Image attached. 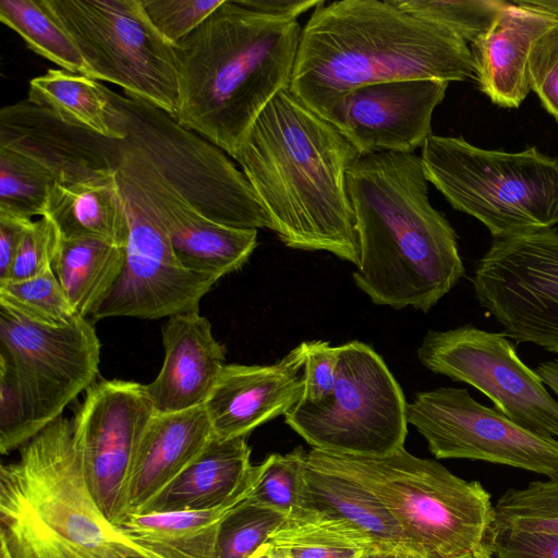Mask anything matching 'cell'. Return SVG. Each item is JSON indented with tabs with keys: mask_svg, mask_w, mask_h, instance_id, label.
Listing matches in <instances>:
<instances>
[{
	"mask_svg": "<svg viewBox=\"0 0 558 558\" xmlns=\"http://www.w3.org/2000/svg\"><path fill=\"white\" fill-rule=\"evenodd\" d=\"M154 413L145 385L101 379L85 391L72 420L86 482L113 524L123 518L132 460Z\"/></svg>",
	"mask_w": 558,
	"mask_h": 558,
	"instance_id": "2e32d148",
	"label": "cell"
},
{
	"mask_svg": "<svg viewBox=\"0 0 558 558\" xmlns=\"http://www.w3.org/2000/svg\"><path fill=\"white\" fill-rule=\"evenodd\" d=\"M274 558H289L283 551L275 549Z\"/></svg>",
	"mask_w": 558,
	"mask_h": 558,
	"instance_id": "f907efd6",
	"label": "cell"
},
{
	"mask_svg": "<svg viewBox=\"0 0 558 558\" xmlns=\"http://www.w3.org/2000/svg\"><path fill=\"white\" fill-rule=\"evenodd\" d=\"M27 99L54 112L65 123L121 141L125 116L97 80L65 70L49 69L29 82Z\"/></svg>",
	"mask_w": 558,
	"mask_h": 558,
	"instance_id": "83f0119b",
	"label": "cell"
},
{
	"mask_svg": "<svg viewBox=\"0 0 558 558\" xmlns=\"http://www.w3.org/2000/svg\"><path fill=\"white\" fill-rule=\"evenodd\" d=\"M360 157L289 88L268 102L232 156L284 245L329 252L355 266L359 242L347 173Z\"/></svg>",
	"mask_w": 558,
	"mask_h": 558,
	"instance_id": "6da1fadb",
	"label": "cell"
},
{
	"mask_svg": "<svg viewBox=\"0 0 558 558\" xmlns=\"http://www.w3.org/2000/svg\"><path fill=\"white\" fill-rule=\"evenodd\" d=\"M239 2L263 14L296 20L302 13L319 5L323 0H239Z\"/></svg>",
	"mask_w": 558,
	"mask_h": 558,
	"instance_id": "f6af8a7d",
	"label": "cell"
},
{
	"mask_svg": "<svg viewBox=\"0 0 558 558\" xmlns=\"http://www.w3.org/2000/svg\"><path fill=\"white\" fill-rule=\"evenodd\" d=\"M268 542L289 558H363L383 548L356 525L304 507L291 512Z\"/></svg>",
	"mask_w": 558,
	"mask_h": 558,
	"instance_id": "f546056e",
	"label": "cell"
},
{
	"mask_svg": "<svg viewBox=\"0 0 558 558\" xmlns=\"http://www.w3.org/2000/svg\"><path fill=\"white\" fill-rule=\"evenodd\" d=\"M363 558H421V557L416 554H413V553L407 551V550L378 548V549H375V550L366 554Z\"/></svg>",
	"mask_w": 558,
	"mask_h": 558,
	"instance_id": "7dc6e473",
	"label": "cell"
},
{
	"mask_svg": "<svg viewBox=\"0 0 558 558\" xmlns=\"http://www.w3.org/2000/svg\"><path fill=\"white\" fill-rule=\"evenodd\" d=\"M61 239H96L120 247L129 242V222L116 172L90 180L54 184L45 215Z\"/></svg>",
	"mask_w": 558,
	"mask_h": 558,
	"instance_id": "4316f807",
	"label": "cell"
},
{
	"mask_svg": "<svg viewBox=\"0 0 558 558\" xmlns=\"http://www.w3.org/2000/svg\"><path fill=\"white\" fill-rule=\"evenodd\" d=\"M287 515L244 499L222 520L216 558H248L280 527Z\"/></svg>",
	"mask_w": 558,
	"mask_h": 558,
	"instance_id": "d590c367",
	"label": "cell"
},
{
	"mask_svg": "<svg viewBox=\"0 0 558 558\" xmlns=\"http://www.w3.org/2000/svg\"><path fill=\"white\" fill-rule=\"evenodd\" d=\"M557 26V17L519 0L508 2L471 43L474 80L494 105L518 108L523 102L531 90L527 63L532 47Z\"/></svg>",
	"mask_w": 558,
	"mask_h": 558,
	"instance_id": "44dd1931",
	"label": "cell"
},
{
	"mask_svg": "<svg viewBox=\"0 0 558 558\" xmlns=\"http://www.w3.org/2000/svg\"><path fill=\"white\" fill-rule=\"evenodd\" d=\"M250 457L246 437H213L204 450L138 514L204 510L227 504L251 478L253 465Z\"/></svg>",
	"mask_w": 558,
	"mask_h": 558,
	"instance_id": "cb8c5ba5",
	"label": "cell"
},
{
	"mask_svg": "<svg viewBox=\"0 0 558 558\" xmlns=\"http://www.w3.org/2000/svg\"><path fill=\"white\" fill-rule=\"evenodd\" d=\"M0 147L35 160L60 185L114 173L121 156L120 141L70 125L28 99L1 109Z\"/></svg>",
	"mask_w": 558,
	"mask_h": 558,
	"instance_id": "ac0fdd59",
	"label": "cell"
},
{
	"mask_svg": "<svg viewBox=\"0 0 558 558\" xmlns=\"http://www.w3.org/2000/svg\"><path fill=\"white\" fill-rule=\"evenodd\" d=\"M77 45L92 77L173 118L180 88L173 45L146 16L141 0H45Z\"/></svg>",
	"mask_w": 558,
	"mask_h": 558,
	"instance_id": "30bf717a",
	"label": "cell"
},
{
	"mask_svg": "<svg viewBox=\"0 0 558 558\" xmlns=\"http://www.w3.org/2000/svg\"><path fill=\"white\" fill-rule=\"evenodd\" d=\"M307 456L367 487L421 558H494L496 511L478 481H465L404 447L380 457L314 448Z\"/></svg>",
	"mask_w": 558,
	"mask_h": 558,
	"instance_id": "8992f818",
	"label": "cell"
},
{
	"mask_svg": "<svg viewBox=\"0 0 558 558\" xmlns=\"http://www.w3.org/2000/svg\"><path fill=\"white\" fill-rule=\"evenodd\" d=\"M214 437L204 407L159 413L149 420L136 447L124 493V514H138Z\"/></svg>",
	"mask_w": 558,
	"mask_h": 558,
	"instance_id": "603a6c76",
	"label": "cell"
},
{
	"mask_svg": "<svg viewBox=\"0 0 558 558\" xmlns=\"http://www.w3.org/2000/svg\"><path fill=\"white\" fill-rule=\"evenodd\" d=\"M275 548L270 542L262 545L255 553L248 558H274Z\"/></svg>",
	"mask_w": 558,
	"mask_h": 558,
	"instance_id": "681fc988",
	"label": "cell"
},
{
	"mask_svg": "<svg viewBox=\"0 0 558 558\" xmlns=\"http://www.w3.org/2000/svg\"><path fill=\"white\" fill-rule=\"evenodd\" d=\"M301 33L296 20L225 0L173 45L177 121L232 157L268 102L290 87Z\"/></svg>",
	"mask_w": 558,
	"mask_h": 558,
	"instance_id": "277c9868",
	"label": "cell"
},
{
	"mask_svg": "<svg viewBox=\"0 0 558 558\" xmlns=\"http://www.w3.org/2000/svg\"><path fill=\"white\" fill-rule=\"evenodd\" d=\"M126 251L96 239H61L52 269L74 312L90 317L118 281Z\"/></svg>",
	"mask_w": 558,
	"mask_h": 558,
	"instance_id": "f1b7e54d",
	"label": "cell"
},
{
	"mask_svg": "<svg viewBox=\"0 0 558 558\" xmlns=\"http://www.w3.org/2000/svg\"><path fill=\"white\" fill-rule=\"evenodd\" d=\"M0 20L39 56L62 70L92 77L74 39L53 16L45 0H1Z\"/></svg>",
	"mask_w": 558,
	"mask_h": 558,
	"instance_id": "4dcf8cb0",
	"label": "cell"
},
{
	"mask_svg": "<svg viewBox=\"0 0 558 558\" xmlns=\"http://www.w3.org/2000/svg\"><path fill=\"white\" fill-rule=\"evenodd\" d=\"M405 413L437 459L478 460L558 478V439L526 430L465 388L416 392Z\"/></svg>",
	"mask_w": 558,
	"mask_h": 558,
	"instance_id": "9a60e30c",
	"label": "cell"
},
{
	"mask_svg": "<svg viewBox=\"0 0 558 558\" xmlns=\"http://www.w3.org/2000/svg\"><path fill=\"white\" fill-rule=\"evenodd\" d=\"M0 468V558H156L104 514L63 415Z\"/></svg>",
	"mask_w": 558,
	"mask_h": 558,
	"instance_id": "5b68a950",
	"label": "cell"
},
{
	"mask_svg": "<svg viewBox=\"0 0 558 558\" xmlns=\"http://www.w3.org/2000/svg\"><path fill=\"white\" fill-rule=\"evenodd\" d=\"M110 96L125 116L126 137L181 203L223 226L271 230L250 182L222 149L150 104L111 89Z\"/></svg>",
	"mask_w": 558,
	"mask_h": 558,
	"instance_id": "ba28073f",
	"label": "cell"
},
{
	"mask_svg": "<svg viewBox=\"0 0 558 558\" xmlns=\"http://www.w3.org/2000/svg\"><path fill=\"white\" fill-rule=\"evenodd\" d=\"M530 88L558 122V26L532 47L527 63Z\"/></svg>",
	"mask_w": 558,
	"mask_h": 558,
	"instance_id": "ab89813d",
	"label": "cell"
},
{
	"mask_svg": "<svg viewBox=\"0 0 558 558\" xmlns=\"http://www.w3.org/2000/svg\"><path fill=\"white\" fill-rule=\"evenodd\" d=\"M38 433L15 384L0 371V452L20 449Z\"/></svg>",
	"mask_w": 558,
	"mask_h": 558,
	"instance_id": "60d3db41",
	"label": "cell"
},
{
	"mask_svg": "<svg viewBox=\"0 0 558 558\" xmlns=\"http://www.w3.org/2000/svg\"><path fill=\"white\" fill-rule=\"evenodd\" d=\"M165 357L145 385L153 408L173 413L202 407L226 365V349L199 311L175 314L161 327Z\"/></svg>",
	"mask_w": 558,
	"mask_h": 558,
	"instance_id": "ffe728a7",
	"label": "cell"
},
{
	"mask_svg": "<svg viewBox=\"0 0 558 558\" xmlns=\"http://www.w3.org/2000/svg\"><path fill=\"white\" fill-rule=\"evenodd\" d=\"M59 242V231L48 217L43 216L33 221L20 244L4 282L29 279L52 268Z\"/></svg>",
	"mask_w": 558,
	"mask_h": 558,
	"instance_id": "f35d334b",
	"label": "cell"
},
{
	"mask_svg": "<svg viewBox=\"0 0 558 558\" xmlns=\"http://www.w3.org/2000/svg\"><path fill=\"white\" fill-rule=\"evenodd\" d=\"M33 220L0 210V283L8 279L20 244Z\"/></svg>",
	"mask_w": 558,
	"mask_h": 558,
	"instance_id": "ee69618b",
	"label": "cell"
},
{
	"mask_svg": "<svg viewBox=\"0 0 558 558\" xmlns=\"http://www.w3.org/2000/svg\"><path fill=\"white\" fill-rule=\"evenodd\" d=\"M421 160L428 183L456 210L481 221L493 239L558 223V156L535 146L486 149L461 136L432 134Z\"/></svg>",
	"mask_w": 558,
	"mask_h": 558,
	"instance_id": "52a82bcc",
	"label": "cell"
},
{
	"mask_svg": "<svg viewBox=\"0 0 558 558\" xmlns=\"http://www.w3.org/2000/svg\"><path fill=\"white\" fill-rule=\"evenodd\" d=\"M347 185L359 242L356 287L376 305L428 312L465 269L456 231L429 202L421 157L361 156Z\"/></svg>",
	"mask_w": 558,
	"mask_h": 558,
	"instance_id": "3957f363",
	"label": "cell"
},
{
	"mask_svg": "<svg viewBox=\"0 0 558 558\" xmlns=\"http://www.w3.org/2000/svg\"><path fill=\"white\" fill-rule=\"evenodd\" d=\"M478 304L515 343L558 353V231L493 239L471 279Z\"/></svg>",
	"mask_w": 558,
	"mask_h": 558,
	"instance_id": "4fadbf2b",
	"label": "cell"
},
{
	"mask_svg": "<svg viewBox=\"0 0 558 558\" xmlns=\"http://www.w3.org/2000/svg\"><path fill=\"white\" fill-rule=\"evenodd\" d=\"M99 361L87 317L46 325L0 305V371L15 384L38 432L97 381Z\"/></svg>",
	"mask_w": 558,
	"mask_h": 558,
	"instance_id": "7c38bea8",
	"label": "cell"
},
{
	"mask_svg": "<svg viewBox=\"0 0 558 558\" xmlns=\"http://www.w3.org/2000/svg\"><path fill=\"white\" fill-rule=\"evenodd\" d=\"M305 342L269 365L226 364L203 404L217 439L247 437L286 415L304 390Z\"/></svg>",
	"mask_w": 558,
	"mask_h": 558,
	"instance_id": "d6986e66",
	"label": "cell"
},
{
	"mask_svg": "<svg viewBox=\"0 0 558 558\" xmlns=\"http://www.w3.org/2000/svg\"><path fill=\"white\" fill-rule=\"evenodd\" d=\"M56 183L53 174L35 160L0 147V210L29 219L43 217Z\"/></svg>",
	"mask_w": 558,
	"mask_h": 558,
	"instance_id": "1f68e13d",
	"label": "cell"
},
{
	"mask_svg": "<svg viewBox=\"0 0 558 558\" xmlns=\"http://www.w3.org/2000/svg\"><path fill=\"white\" fill-rule=\"evenodd\" d=\"M120 150L116 179L130 230L125 263L90 318L159 319L199 311L202 299L216 281L178 262L135 159L121 143Z\"/></svg>",
	"mask_w": 558,
	"mask_h": 558,
	"instance_id": "8fae6325",
	"label": "cell"
},
{
	"mask_svg": "<svg viewBox=\"0 0 558 558\" xmlns=\"http://www.w3.org/2000/svg\"><path fill=\"white\" fill-rule=\"evenodd\" d=\"M417 357L430 372L480 390L517 425L537 435L558 437V400L538 374L521 361L504 332L473 325L429 330Z\"/></svg>",
	"mask_w": 558,
	"mask_h": 558,
	"instance_id": "5bb4252c",
	"label": "cell"
},
{
	"mask_svg": "<svg viewBox=\"0 0 558 558\" xmlns=\"http://www.w3.org/2000/svg\"><path fill=\"white\" fill-rule=\"evenodd\" d=\"M416 78L474 80L468 43L392 0L323 1L302 28L289 89L333 125L352 90Z\"/></svg>",
	"mask_w": 558,
	"mask_h": 558,
	"instance_id": "7a4b0ae2",
	"label": "cell"
},
{
	"mask_svg": "<svg viewBox=\"0 0 558 558\" xmlns=\"http://www.w3.org/2000/svg\"><path fill=\"white\" fill-rule=\"evenodd\" d=\"M449 82L400 80L365 85L344 98L333 124L361 156L414 153L432 135Z\"/></svg>",
	"mask_w": 558,
	"mask_h": 558,
	"instance_id": "e0dca14e",
	"label": "cell"
},
{
	"mask_svg": "<svg viewBox=\"0 0 558 558\" xmlns=\"http://www.w3.org/2000/svg\"><path fill=\"white\" fill-rule=\"evenodd\" d=\"M0 305L46 325L65 324L77 315L52 268L29 279L0 283Z\"/></svg>",
	"mask_w": 558,
	"mask_h": 558,
	"instance_id": "d6a6232c",
	"label": "cell"
},
{
	"mask_svg": "<svg viewBox=\"0 0 558 558\" xmlns=\"http://www.w3.org/2000/svg\"><path fill=\"white\" fill-rule=\"evenodd\" d=\"M338 361L339 347L322 340L305 341L304 390L300 401L318 403L332 393Z\"/></svg>",
	"mask_w": 558,
	"mask_h": 558,
	"instance_id": "b9f144b4",
	"label": "cell"
},
{
	"mask_svg": "<svg viewBox=\"0 0 558 558\" xmlns=\"http://www.w3.org/2000/svg\"><path fill=\"white\" fill-rule=\"evenodd\" d=\"M258 473V465H253L246 486L220 507L129 514L114 525L156 558H216L219 526L226 515L247 498Z\"/></svg>",
	"mask_w": 558,
	"mask_h": 558,
	"instance_id": "d4e9b609",
	"label": "cell"
},
{
	"mask_svg": "<svg viewBox=\"0 0 558 558\" xmlns=\"http://www.w3.org/2000/svg\"><path fill=\"white\" fill-rule=\"evenodd\" d=\"M522 3L547 12L558 19V0H520Z\"/></svg>",
	"mask_w": 558,
	"mask_h": 558,
	"instance_id": "c3c4849f",
	"label": "cell"
},
{
	"mask_svg": "<svg viewBox=\"0 0 558 558\" xmlns=\"http://www.w3.org/2000/svg\"><path fill=\"white\" fill-rule=\"evenodd\" d=\"M494 558H558V533L496 526Z\"/></svg>",
	"mask_w": 558,
	"mask_h": 558,
	"instance_id": "7bdbcfd3",
	"label": "cell"
},
{
	"mask_svg": "<svg viewBox=\"0 0 558 558\" xmlns=\"http://www.w3.org/2000/svg\"><path fill=\"white\" fill-rule=\"evenodd\" d=\"M305 450L274 453L258 464L259 473L247 500L289 515L302 505L304 490Z\"/></svg>",
	"mask_w": 558,
	"mask_h": 558,
	"instance_id": "e575fe53",
	"label": "cell"
},
{
	"mask_svg": "<svg viewBox=\"0 0 558 558\" xmlns=\"http://www.w3.org/2000/svg\"><path fill=\"white\" fill-rule=\"evenodd\" d=\"M400 9L444 26L466 43H473L508 3L502 0H392Z\"/></svg>",
	"mask_w": 558,
	"mask_h": 558,
	"instance_id": "8d00e7d4",
	"label": "cell"
},
{
	"mask_svg": "<svg viewBox=\"0 0 558 558\" xmlns=\"http://www.w3.org/2000/svg\"><path fill=\"white\" fill-rule=\"evenodd\" d=\"M225 0H141L151 25L170 44L185 38Z\"/></svg>",
	"mask_w": 558,
	"mask_h": 558,
	"instance_id": "74e56055",
	"label": "cell"
},
{
	"mask_svg": "<svg viewBox=\"0 0 558 558\" xmlns=\"http://www.w3.org/2000/svg\"><path fill=\"white\" fill-rule=\"evenodd\" d=\"M535 372L542 381L558 397V359L542 362Z\"/></svg>",
	"mask_w": 558,
	"mask_h": 558,
	"instance_id": "bcb514c9",
	"label": "cell"
},
{
	"mask_svg": "<svg viewBox=\"0 0 558 558\" xmlns=\"http://www.w3.org/2000/svg\"><path fill=\"white\" fill-rule=\"evenodd\" d=\"M301 507L322 511L356 525L383 548L415 554L390 512L367 487L307 454Z\"/></svg>",
	"mask_w": 558,
	"mask_h": 558,
	"instance_id": "484cf974",
	"label": "cell"
},
{
	"mask_svg": "<svg viewBox=\"0 0 558 558\" xmlns=\"http://www.w3.org/2000/svg\"><path fill=\"white\" fill-rule=\"evenodd\" d=\"M135 161L182 267L216 282L243 267L257 246V229L233 228L209 220L174 199L147 166Z\"/></svg>",
	"mask_w": 558,
	"mask_h": 558,
	"instance_id": "7402d4cb",
	"label": "cell"
},
{
	"mask_svg": "<svg viewBox=\"0 0 558 558\" xmlns=\"http://www.w3.org/2000/svg\"><path fill=\"white\" fill-rule=\"evenodd\" d=\"M495 511L496 526L558 533V478L506 490Z\"/></svg>",
	"mask_w": 558,
	"mask_h": 558,
	"instance_id": "836d02e7",
	"label": "cell"
},
{
	"mask_svg": "<svg viewBox=\"0 0 558 558\" xmlns=\"http://www.w3.org/2000/svg\"><path fill=\"white\" fill-rule=\"evenodd\" d=\"M338 347L332 393L318 403L300 401L286 423L322 451L380 457L404 447L408 402L383 357L357 340Z\"/></svg>",
	"mask_w": 558,
	"mask_h": 558,
	"instance_id": "9c48e42d",
	"label": "cell"
}]
</instances>
